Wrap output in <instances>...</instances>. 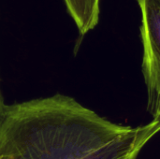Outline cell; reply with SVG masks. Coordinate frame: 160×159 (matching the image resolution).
Listing matches in <instances>:
<instances>
[{"instance_id": "6da1fadb", "label": "cell", "mask_w": 160, "mask_h": 159, "mask_svg": "<svg viewBox=\"0 0 160 159\" xmlns=\"http://www.w3.org/2000/svg\"><path fill=\"white\" fill-rule=\"evenodd\" d=\"M160 132V119L112 123L62 94L6 105L0 159H134Z\"/></svg>"}, {"instance_id": "7a4b0ae2", "label": "cell", "mask_w": 160, "mask_h": 159, "mask_svg": "<svg viewBox=\"0 0 160 159\" xmlns=\"http://www.w3.org/2000/svg\"><path fill=\"white\" fill-rule=\"evenodd\" d=\"M142 12V74L147 89V111L160 119V0H137Z\"/></svg>"}, {"instance_id": "3957f363", "label": "cell", "mask_w": 160, "mask_h": 159, "mask_svg": "<svg viewBox=\"0 0 160 159\" xmlns=\"http://www.w3.org/2000/svg\"><path fill=\"white\" fill-rule=\"evenodd\" d=\"M82 36L93 30L99 21L100 0H63Z\"/></svg>"}, {"instance_id": "277c9868", "label": "cell", "mask_w": 160, "mask_h": 159, "mask_svg": "<svg viewBox=\"0 0 160 159\" xmlns=\"http://www.w3.org/2000/svg\"><path fill=\"white\" fill-rule=\"evenodd\" d=\"M5 108H6V104L4 102V98H3V96H2V93H1V89H0V121L2 119Z\"/></svg>"}, {"instance_id": "5b68a950", "label": "cell", "mask_w": 160, "mask_h": 159, "mask_svg": "<svg viewBox=\"0 0 160 159\" xmlns=\"http://www.w3.org/2000/svg\"><path fill=\"white\" fill-rule=\"evenodd\" d=\"M134 159H137V158H134Z\"/></svg>"}]
</instances>
